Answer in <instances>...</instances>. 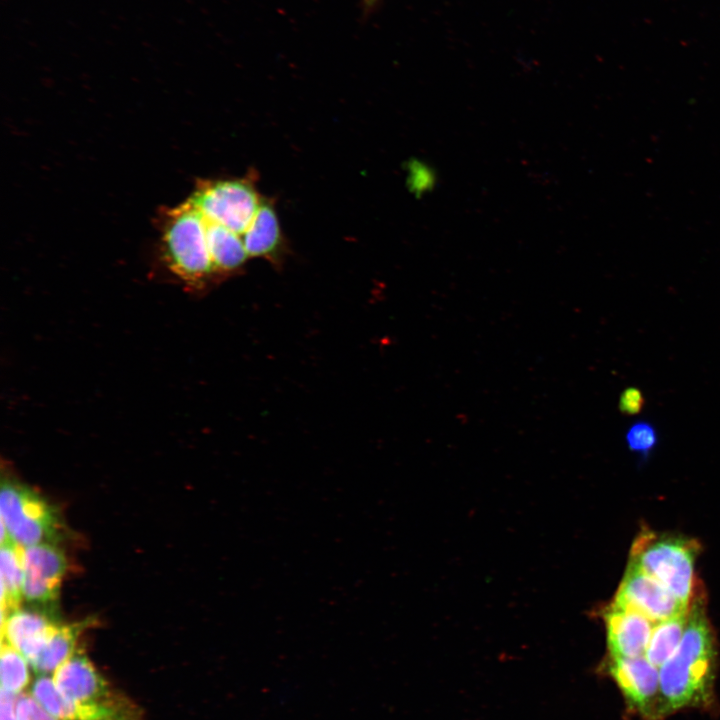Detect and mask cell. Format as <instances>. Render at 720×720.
I'll list each match as a JSON object with an SVG mask.
<instances>
[{
  "label": "cell",
  "instance_id": "1",
  "mask_svg": "<svg viewBox=\"0 0 720 720\" xmlns=\"http://www.w3.org/2000/svg\"><path fill=\"white\" fill-rule=\"evenodd\" d=\"M701 602L694 595L683 637L674 653L660 666L659 714L698 704L709 695L715 646Z\"/></svg>",
  "mask_w": 720,
  "mask_h": 720
},
{
  "label": "cell",
  "instance_id": "11",
  "mask_svg": "<svg viewBox=\"0 0 720 720\" xmlns=\"http://www.w3.org/2000/svg\"><path fill=\"white\" fill-rule=\"evenodd\" d=\"M612 658L645 655L653 623L644 615L611 603L603 614Z\"/></svg>",
  "mask_w": 720,
  "mask_h": 720
},
{
  "label": "cell",
  "instance_id": "9",
  "mask_svg": "<svg viewBox=\"0 0 720 720\" xmlns=\"http://www.w3.org/2000/svg\"><path fill=\"white\" fill-rule=\"evenodd\" d=\"M51 610L18 608L1 623V640L20 651L31 664L58 626Z\"/></svg>",
  "mask_w": 720,
  "mask_h": 720
},
{
  "label": "cell",
  "instance_id": "7",
  "mask_svg": "<svg viewBox=\"0 0 720 720\" xmlns=\"http://www.w3.org/2000/svg\"><path fill=\"white\" fill-rule=\"evenodd\" d=\"M23 599L31 606L53 609L67 569L63 551L44 542L23 547Z\"/></svg>",
  "mask_w": 720,
  "mask_h": 720
},
{
  "label": "cell",
  "instance_id": "19",
  "mask_svg": "<svg viewBox=\"0 0 720 720\" xmlns=\"http://www.w3.org/2000/svg\"><path fill=\"white\" fill-rule=\"evenodd\" d=\"M645 406V397L642 391L634 386L625 388L619 397L618 409L626 416H635L642 412Z\"/></svg>",
  "mask_w": 720,
  "mask_h": 720
},
{
  "label": "cell",
  "instance_id": "16",
  "mask_svg": "<svg viewBox=\"0 0 720 720\" xmlns=\"http://www.w3.org/2000/svg\"><path fill=\"white\" fill-rule=\"evenodd\" d=\"M31 665L26 657L6 641L1 640L0 682L1 689L15 695L25 692L31 685Z\"/></svg>",
  "mask_w": 720,
  "mask_h": 720
},
{
  "label": "cell",
  "instance_id": "3",
  "mask_svg": "<svg viewBox=\"0 0 720 720\" xmlns=\"http://www.w3.org/2000/svg\"><path fill=\"white\" fill-rule=\"evenodd\" d=\"M256 175L243 178L201 180L186 199L205 219L244 235L262 202Z\"/></svg>",
  "mask_w": 720,
  "mask_h": 720
},
{
  "label": "cell",
  "instance_id": "12",
  "mask_svg": "<svg viewBox=\"0 0 720 720\" xmlns=\"http://www.w3.org/2000/svg\"><path fill=\"white\" fill-rule=\"evenodd\" d=\"M249 257H262L274 261L284 245L279 218L273 202L263 197L259 209L242 236Z\"/></svg>",
  "mask_w": 720,
  "mask_h": 720
},
{
  "label": "cell",
  "instance_id": "18",
  "mask_svg": "<svg viewBox=\"0 0 720 720\" xmlns=\"http://www.w3.org/2000/svg\"><path fill=\"white\" fill-rule=\"evenodd\" d=\"M16 712L18 720H59L46 711L29 692L18 695Z\"/></svg>",
  "mask_w": 720,
  "mask_h": 720
},
{
  "label": "cell",
  "instance_id": "8",
  "mask_svg": "<svg viewBox=\"0 0 720 720\" xmlns=\"http://www.w3.org/2000/svg\"><path fill=\"white\" fill-rule=\"evenodd\" d=\"M51 676L61 694L73 701L109 704L127 697L79 649Z\"/></svg>",
  "mask_w": 720,
  "mask_h": 720
},
{
  "label": "cell",
  "instance_id": "20",
  "mask_svg": "<svg viewBox=\"0 0 720 720\" xmlns=\"http://www.w3.org/2000/svg\"><path fill=\"white\" fill-rule=\"evenodd\" d=\"M18 695L1 689L0 692V720H18L16 703Z\"/></svg>",
  "mask_w": 720,
  "mask_h": 720
},
{
  "label": "cell",
  "instance_id": "17",
  "mask_svg": "<svg viewBox=\"0 0 720 720\" xmlns=\"http://www.w3.org/2000/svg\"><path fill=\"white\" fill-rule=\"evenodd\" d=\"M625 438L629 449L642 455H647L658 440L655 427L644 420L634 422L627 430Z\"/></svg>",
  "mask_w": 720,
  "mask_h": 720
},
{
  "label": "cell",
  "instance_id": "4",
  "mask_svg": "<svg viewBox=\"0 0 720 720\" xmlns=\"http://www.w3.org/2000/svg\"><path fill=\"white\" fill-rule=\"evenodd\" d=\"M0 516L10 538L22 547L59 539L61 524L55 507L17 481L1 484Z\"/></svg>",
  "mask_w": 720,
  "mask_h": 720
},
{
  "label": "cell",
  "instance_id": "2",
  "mask_svg": "<svg viewBox=\"0 0 720 720\" xmlns=\"http://www.w3.org/2000/svg\"><path fill=\"white\" fill-rule=\"evenodd\" d=\"M697 544L679 536L642 532L633 542L630 561L686 604L695 595Z\"/></svg>",
  "mask_w": 720,
  "mask_h": 720
},
{
  "label": "cell",
  "instance_id": "5",
  "mask_svg": "<svg viewBox=\"0 0 720 720\" xmlns=\"http://www.w3.org/2000/svg\"><path fill=\"white\" fill-rule=\"evenodd\" d=\"M29 693L59 720H145L141 707L128 696L110 704L70 700L57 689L51 675H37Z\"/></svg>",
  "mask_w": 720,
  "mask_h": 720
},
{
  "label": "cell",
  "instance_id": "10",
  "mask_svg": "<svg viewBox=\"0 0 720 720\" xmlns=\"http://www.w3.org/2000/svg\"><path fill=\"white\" fill-rule=\"evenodd\" d=\"M611 674L628 702L643 714L659 704L660 675L646 657L612 658Z\"/></svg>",
  "mask_w": 720,
  "mask_h": 720
},
{
  "label": "cell",
  "instance_id": "21",
  "mask_svg": "<svg viewBox=\"0 0 720 720\" xmlns=\"http://www.w3.org/2000/svg\"><path fill=\"white\" fill-rule=\"evenodd\" d=\"M381 0H362V9L365 13L372 11Z\"/></svg>",
  "mask_w": 720,
  "mask_h": 720
},
{
  "label": "cell",
  "instance_id": "6",
  "mask_svg": "<svg viewBox=\"0 0 720 720\" xmlns=\"http://www.w3.org/2000/svg\"><path fill=\"white\" fill-rule=\"evenodd\" d=\"M612 603L634 610L653 623L685 614L690 608L689 604L631 562Z\"/></svg>",
  "mask_w": 720,
  "mask_h": 720
},
{
  "label": "cell",
  "instance_id": "14",
  "mask_svg": "<svg viewBox=\"0 0 720 720\" xmlns=\"http://www.w3.org/2000/svg\"><path fill=\"white\" fill-rule=\"evenodd\" d=\"M23 547L12 539L1 543V623L7 616L20 608L23 600Z\"/></svg>",
  "mask_w": 720,
  "mask_h": 720
},
{
  "label": "cell",
  "instance_id": "15",
  "mask_svg": "<svg viewBox=\"0 0 720 720\" xmlns=\"http://www.w3.org/2000/svg\"><path fill=\"white\" fill-rule=\"evenodd\" d=\"M688 614L689 611L654 624L644 655L651 664L662 666L677 649L687 626Z\"/></svg>",
  "mask_w": 720,
  "mask_h": 720
},
{
  "label": "cell",
  "instance_id": "13",
  "mask_svg": "<svg viewBox=\"0 0 720 720\" xmlns=\"http://www.w3.org/2000/svg\"><path fill=\"white\" fill-rule=\"evenodd\" d=\"M90 624L89 620L59 623L40 654L30 664L37 675H52L67 661L78 650L79 637Z\"/></svg>",
  "mask_w": 720,
  "mask_h": 720
}]
</instances>
